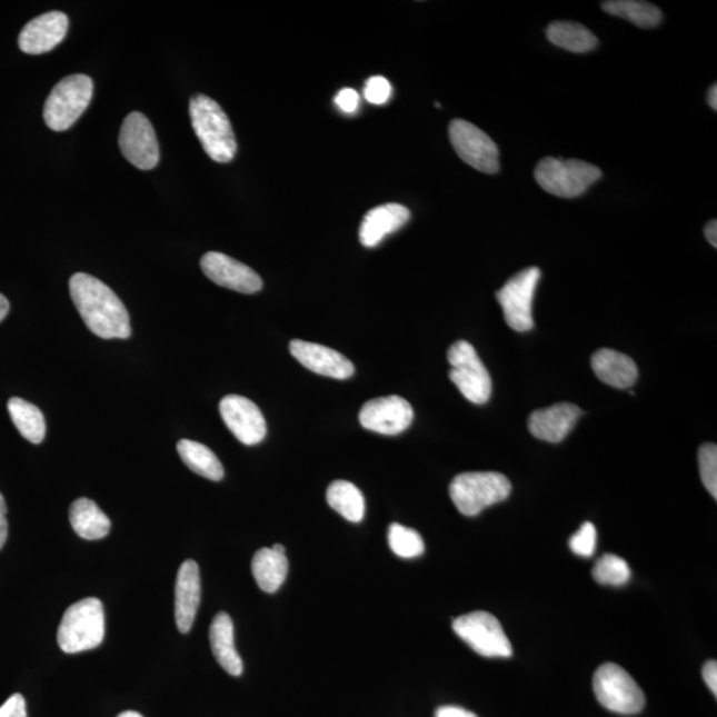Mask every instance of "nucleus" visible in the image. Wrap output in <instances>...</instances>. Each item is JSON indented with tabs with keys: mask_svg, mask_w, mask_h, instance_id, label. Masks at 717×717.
<instances>
[{
	"mask_svg": "<svg viewBox=\"0 0 717 717\" xmlns=\"http://www.w3.org/2000/svg\"><path fill=\"white\" fill-rule=\"evenodd\" d=\"M535 177L538 186L548 193L561 198H576L600 180L603 170L580 160L546 157L538 162Z\"/></svg>",
	"mask_w": 717,
	"mask_h": 717,
	"instance_id": "nucleus-6",
	"label": "nucleus"
},
{
	"mask_svg": "<svg viewBox=\"0 0 717 717\" xmlns=\"http://www.w3.org/2000/svg\"><path fill=\"white\" fill-rule=\"evenodd\" d=\"M569 546L574 555L590 558L597 548V529L591 522H585L570 538Z\"/></svg>",
	"mask_w": 717,
	"mask_h": 717,
	"instance_id": "nucleus-33",
	"label": "nucleus"
},
{
	"mask_svg": "<svg viewBox=\"0 0 717 717\" xmlns=\"http://www.w3.org/2000/svg\"><path fill=\"white\" fill-rule=\"evenodd\" d=\"M511 494L507 476L497 472L461 474L450 482L449 495L461 515L475 517Z\"/></svg>",
	"mask_w": 717,
	"mask_h": 717,
	"instance_id": "nucleus-4",
	"label": "nucleus"
},
{
	"mask_svg": "<svg viewBox=\"0 0 717 717\" xmlns=\"http://www.w3.org/2000/svg\"><path fill=\"white\" fill-rule=\"evenodd\" d=\"M201 269L210 281L237 292L256 293L263 286L255 270L222 252H207L201 259Z\"/></svg>",
	"mask_w": 717,
	"mask_h": 717,
	"instance_id": "nucleus-15",
	"label": "nucleus"
},
{
	"mask_svg": "<svg viewBox=\"0 0 717 717\" xmlns=\"http://www.w3.org/2000/svg\"><path fill=\"white\" fill-rule=\"evenodd\" d=\"M335 104H337L341 112L348 114L355 113L360 107V96L352 88H345L335 98Z\"/></svg>",
	"mask_w": 717,
	"mask_h": 717,
	"instance_id": "nucleus-35",
	"label": "nucleus"
},
{
	"mask_svg": "<svg viewBox=\"0 0 717 717\" xmlns=\"http://www.w3.org/2000/svg\"><path fill=\"white\" fill-rule=\"evenodd\" d=\"M546 37L552 44L576 53L590 52L598 47V38L587 27L574 22L551 23Z\"/></svg>",
	"mask_w": 717,
	"mask_h": 717,
	"instance_id": "nucleus-27",
	"label": "nucleus"
},
{
	"mask_svg": "<svg viewBox=\"0 0 717 717\" xmlns=\"http://www.w3.org/2000/svg\"><path fill=\"white\" fill-rule=\"evenodd\" d=\"M705 236L707 238V241L714 246V248H717V222L716 220L709 221L707 223V227L705 229Z\"/></svg>",
	"mask_w": 717,
	"mask_h": 717,
	"instance_id": "nucleus-40",
	"label": "nucleus"
},
{
	"mask_svg": "<svg viewBox=\"0 0 717 717\" xmlns=\"http://www.w3.org/2000/svg\"><path fill=\"white\" fill-rule=\"evenodd\" d=\"M251 571L259 589L269 594L277 592L289 572V559L271 548L259 549L252 558Z\"/></svg>",
	"mask_w": 717,
	"mask_h": 717,
	"instance_id": "nucleus-24",
	"label": "nucleus"
},
{
	"mask_svg": "<svg viewBox=\"0 0 717 717\" xmlns=\"http://www.w3.org/2000/svg\"><path fill=\"white\" fill-rule=\"evenodd\" d=\"M361 427L380 435L405 432L414 421V408L400 396H387L367 401L359 414Z\"/></svg>",
	"mask_w": 717,
	"mask_h": 717,
	"instance_id": "nucleus-13",
	"label": "nucleus"
},
{
	"mask_svg": "<svg viewBox=\"0 0 717 717\" xmlns=\"http://www.w3.org/2000/svg\"><path fill=\"white\" fill-rule=\"evenodd\" d=\"M541 278L538 268L525 269L510 278L502 289L497 291L498 303L502 307L505 320L511 330L526 332L532 329V299Z\"/></svg>",
	"mask_w": 717,
	"mask_h": 717,
	"instance_id": "nucleus-10",
	"label": "nucleus"
},
{
	"mask_svg": "<svg viewBox=\"0 0 717 717\" xmlns=\"http://www.w3.org/2000/svg\"><path fill=\"white\" fill-rule=\"evenodd\" d=\"M392 86L386 78L374 77L367 80L365 98L375 106L386 104L391 99Z\"/></svg>",
	"mask_w": 717,
	"mask_h": 717,
	"instance_id": "nucleus-34",
	"label": "nucleus"
},
{
	"mask_svg": "<svg viewBox=\"0 0 717 717\" xmlns=\"http://www.w3.org/2000/svg\"><path fill=\"white\" fill-rule=\"evenodd\" d=\"M7 408H9L13 426L26 440L32 444H40L44 440L46 419L37 406L20 398H12Z\"/></svg>",
	"mask_w": 717,
	"mask_h": 717,
	"instance_id": "nucleus-28",
	"label": "nucleus"
},
{
	"mask_svg": "<svg viewBox=\"0 0 717 717\" xmlns=\"http://www.w3.org/2000/svg\"><path fill=\"white\" fill-rule=\"evenodd\" d=\"M409 218L411 213L400 203H386L368 211L359 229L360 243L375 248L387 236L405 227Z\"/></svg>",
	"mask_w": 717,
	"mask_h": 717,
	"instance_id": "nucleus-20",
	"label": "nucleus"
},
{
	"mask_svg": "<svg viewBox=\"0 0 717 717\" xmlns=\"http://www.w3.org/2000/svg\"><path fill=\"white\" fill-rule=\"evenodd\" d=\"M70 522L74 532L88 541L104 538L111 531V521L90 498H79L73 501L70 508Z\"/></svg>",
	"mask_w": 717,
	"mask_h": 717,
	"instance_id": "nucleus-23",
	"label": "nucleus"
},
{
	"mask_svg": "<svg viewBox=\"0 0 717 717\" xmlns=\"http://www.w3.org/2000/svg\"><path fill=\"white\" fill-rule=\"evenodd\" d=\"M74 307L86 326L101 339H128L131 337V318L125 303L111 287L86 272H77L70 279Z\"/></svg>",
	"mask_w": 717,
	"mask_h": 717,
	"instance_id": "nucleus-1",
	"label": "nucleus"
},
{
	"mask_svg": "<svg viewBox=\"0 0 717 717\" xmlns=\"http://www.w3.org/2000/svg\"><path fill=\"white\" fill-rule=\"evenodd\" d=\"M592 577L600 585L624 586L631 578L630 566L617 555H605L594 566Z\"/></svg>",
	"mask_w": 717,
	"mask_h": 717,
	"instance_id": "nucleus-31",
	"label": "nucleus"
},
{
	"mask_svg": "<svg viewBox=\"0 0 717 717\" xmlns=\"http://www.w3.org/2000/svg\"><path fill=\"white\" fill-rule=\"evenodd\" d=\"M449 378L460 392L475 405H485L490 399L491 379L475 347L466 340L456 341L448 351Z\"/></svg>",
	"mask_w": 717,
	"mask_h": 717,
	"instance_id": "nucleus-9",
	"label": "nucleus"
},
{
	"mask_svg": "<svg viewBox=\"0 0 717 717\" xmlns=\"http://www.w3.org/2000/svg\"><path fill=\"white\" fill-rule=\"evenodd\" d=\"M93 81L87 74H71L59 81L44 104V121L54 132L70 129L91 104Z\"/></svg>",
	"mask_w": 717,
	"mask_h": 717,
	"instance_id": "nucleus-5",
	"label": "nucleus"
},
{
	"mask_svg": "<svg viewBox=\"0 0 717 717\" xmlns=\"http://www.w3.org/2000/svg\"><path fill=\"white\" fill-rule=\"evenodd\" d=\"M700 478L705 487L717 498V447L715 444H705L699 449Z\"/></svg>",
	"mask_w": 717,
	"mask_h": 717,
	"instance_id": "nucleus-32",
	"label": "nucleus"
},
{
	"mask_svg": "<svg viewBox=\"0 0 717 717\" xmlns=\"http://www.w3.org/2000/svg\"><path fill=\"white\" fill-rule=\"evenodd\" d=\"M703 678H705L706 685L708 686L709 689H711V693L716 696L717 695V661L716 660H709L703 667Z\"/></svg>",
	"mask_w": 717,
	"mask_h": 717,
	"instance_id": "nucleus-37",
	"label": "nucleus"
},
{
	"mask_svg": "<svg viewBox=\"0 0 717 717\" xmlns=\"http://www.w3.org/2000/svg\"><path fill=\"white\" fill-rule=\"evenodd\" d=\"M118 717H143V716L136 711H126L120 714Z\"/></svg>",
	"mask_w": 717,
	"mask_h": 717,
	"instance_id": "nucleus-43",
	"label": "nucleus"
},
{
	"mask_svg": "<svg viewBox=\"0 0 717 717\" xmlns=\"http://www.w3.org/2000/svg\"><path fill=\"white\" fill-rule=\"evenodd\" d=\"M68 17L64 12L51 11L32 19L20 32V50L29 54L50 52L63 42L68 31Z\"/></svg>",
	"mask_w": 717,
	"mask_h": 717,
	"instance_id": "nucleus-17",
	"label": "nucleus"
},
{
	"mask_svg": "<svg viewBox=\"0 0 717 717\" xmlns=\"http://www.w3.org/2000/svg\"><path fill=\"white\" fill-rule=\"evenodd\" d=\"M177 450H179L181 460L196 475L211 481L222 480L225 472L221 461L218 460L213 450L203 444L183 439L177 444Z\"/></svg>",
	"mask_w": 717,
	"mask_h": 717,
	"instance_id": "nucleus-25",
	"label": "nucleus"
},
{
	"mask_svg": "<svg viewBox=\"0 0 717 717\" xmlns=\"http://www.w3.org/2000/svg\"><path fill=\"white\" fill-rule=\"evenodd\" d=\"M327 502L347 521L360 522L365 518L366 501L361 490L350 481H333L327 489Z\"/></svg>",
	"mask_w": 717,
	"mask_h": 717,
	"instance_id": "nucleus-26",
	"label": "nucleus"
},
{
	"mask_svg": "<svg viewBox=\"0 0 717 717\" xmlns=\"http://www.w3.org/2000/svg\"><path fill=\"white\" fill-rule=\"evenodd\" d=\"M7 505L4 497L0 494V550H2L7 536H9V522H7Z\"/></svg>",
	"mask_w": 717,
	"mask_h": 717,
	"instance_id": "nucleus-39",
	"label": "nucleus"
},
{
	"mask_svg": "<svg viewBox=\"0 0 717 717\" xmlns=\"http://www.w3.org/2000/svg\"><path fill=\"white\" fill-rule=\"evenodd\" d=\"M454 631L481 657L509 658L514 655L500 621L490 613L475 611L456 618Z\"/></svg>",
	"mask_w": 717,
	"mask_h": 717,
	"instance_id": "nucleus-8",
	"label": "nucleus"
},
{
	"mask_svg": "<svg viewBox=\"0 0 717 717\" xmlns=\"http://www.w3.org/2000/svg\"><path fill=\"white\" fill-rule=\"evenodd\" d=\"M592 688L600 705L611 713L637 715L645 708V694L638 683L616 664H606L597 669Z\"/></svg>",
	"mask_w": 717,
	"mask_h": 717,
	"instance_id": "nucleus-7",
	"label": "nucleus"
},
{
	"mask_svg": "<svg viewBox=\"0 0 717 717\" xmlns=\"http://www.w3.org/2000/svg\"><path fill=\"white\" fill-rule=\"evenodd\" d=\"M200 600V569L193 559H188L180 566L176 580L175 616L181 634H188L193 627Z\"/></svg>",
	"mask_w": 717,
	"mask_h": 717,
	"instance_id": "nucleus-18",
	"label": "nucleus"
},
{
	"mask_svg": "<svg viewBox=\"0 0 717 717\" xmlns=\"http://www.w3.org/2000/svg\"><path fill=\"white\" fill-rule=\"evenodd\" d=\"M0 717H27L26 700L22 695H12L4 705L0 707Z\"/></svg>",
	"mask_w": 717,
	"mask_h": 717,
	"instance_id": "nucleus-36",
	"label": "nucleus"
},
{
	"mask_svg": "<svg viewBox=\"0 0 717 717\" xmlns=\"http://www.w3.org/2000/svg\"><path fill=\"white\" fill-rule=\"evenodd\" d=\"M220 414L230 432L245 446H257L268 434L261 409L243 396H225L220 402Z\"/></svg>",
	"mask_w": 717,
	"mask_h": 717,
	"instance_id": "nucleus-14",
	"label": "nucleus"
},
{
	"mask_svg": "<svg viewBox=\"0 0 717 717\" xmlns=\"http://www.w3.org/2000/svg\"><path fill=\"white\" fill-rule=\"evenodd\" d=\"M449 139L456 153L468 166L488 175H495L500 170V152L496 142L472 122L466 120L450 122Z\"/></svg>",
	"mask_w": 717,
	"mask_h": 717,
	"instance_id": "nucleus-11",
	"label": "nucleus"
},
{
	"mask_svg": "<svg viewBox=\"0 0 717 717\" xmlns=\"http://www.w3.org/2000/svg\"><path fill=\"white\" fill-rule=\"evenodd\" d=\"M290 352L307 370L327 378L345 380L355 372L352 361L330 347L296 339L290 343Z\"/></svg>",
	"mask_w": 717,
	"mask_h": 717,
	"instance_id": "nucleus-16",
	"label": "nucleus"
},
{
	"mask_svg": "<svg viewBox=\"0 0 717 717\" xmlns=\"http://www.w3.org/2000/svg\"><path fill=\"white\" fill-rule=\"evenodd\" d=\"M209 639L218 665L231 676H241L243 664L236 650L233 620L227 613H218L211 621Z\"/></svg>",
	"mask_w": 717,
	"mask_h": 717,
	"instance_id": "nucleus-22",
	"label": "nucleus"
},
{
	"mask_svg": "<svg viewBox=\"0 0 717 717\" xmlns=\"http://www.w3.org/2000/svg\"><path fill=\"white\" fill-rule=\"evenodd\" d=\"M582 409L570 402H559L549 408L537 409L529 418L530 434L539 440L561 442L571 432Z\"/></svg>",
	"mask_w": 717,
	"mask_h": 717,
	"instance_id": "nucleus-19",
	"label": "nucleus"
},
{
	"mask_svg": "<svg viewBox=\"0 0 717 717\" xmlns=\"http://www.w3.org/2000/svg\"><path fill=\"white\" fill-rule=\"evenodd\" d=\"M189 114L198 140L211 160L228 163L237 153V141L227 113L207 94L190 99Z\"/></svg>",
	"mask_w": 717,
	"mask_h": 717,
	"instance_id": "nucleus-2",
	"label": "nucleus"
},
{
	"mask_svg": "<svg viewBox=\"0 0 717 717\" xmlns=\"http://www.w3.org/2000/svg\"><path fill=\"white\" fill-rule=\"evenodd\" d=\"M708 104L714 109V111H717V86L716 84L709 88Z\"/></svg>",
	"mask_w": 717,
	"mask_h": 717,
	"instance_id": "nucleus-42",
	"label": "nucleus"
},
{
	"mask_svg": "<svg viewBox=\"0 0 717 717\" xmlns=\"http://www.w3.org/2000/svg\"><path fill=\"white\" fill-rule=\"evenodd\" d=\"M435 717H478L476 714L461 707L444 706L436 709Z\"/></svg>",
	"mask_w": 717,
	"mask_h": 717,
	"instance_id": "nucleus-38",
	"label": "nucleus"
},
{
	"mask_svg": "<svg viewBox=\"0 0 717 717\" xmlns=\"http://www.w3.org/2000/svg\"><path fill=\"white\" fill-rule=\"evenodd\" d=\"M10 311V302L9 299H7L3 293H0V322H3L4 318L7 317V313Z\"/></svg>",
	"mask_w": 717,
	"mask_h": 717,
	"instance_id": "nucleus-41",
	"label": "nucleus"
},
{
	"mask_svg": "<svg viewBox=\"0 0 717 717\" xmlns=\"http://www.w3.org/2000/svg\"><path fill=\"white\" fill-rule=\"evenodd\" d=\"M591 367L594 374L607 386L627 389L638 379V367L627 355L604 348L592 355Z\"/></svg>",
	"mask_w": 717,
	"mask_h": 717,
	"instance_id": "nucleus-21",
	"label": "nucleus"
},
{
	"mask_svg": "<svg viewBox=\"0 0 717 717\" xmlns=\"http://www.w3.org/2000/svg\"><path fill=\"white\" fill-rule=\"evenodd\" d=\"M104 607L98 598H86L68 607L58 630V645L66 654L99 647L104 640Z\"/></svg>",
	"mask_w": 717,
	"mask_h": 717,
	"instance_id": "nucleus-3",
	"label": "nucleus"
},
{
	"mask_svg": "<svg viewBox=\"0 0 717 717\" xmlns=\"http://www.w3.org/2000/svg\"><path fill=\"white\" fill-rule=\"evenodd\" d=\"M119 146L122 156L141 170H150L160 161V147L147 116L129 113L120 129Z\"/></svg>",
	"mask_w": 717,
	"mask_h": 717,
	"instance_id": "nucleus-12",
	"label": "nucleus"
},
{
	"mask_svg": "<svg viewBox=\"0 0 717 717\" xmlns=\"http://www.w3.org/2000/svg\"><path fill=\"white\" fill-rule=\"evenodd\" d=\"M388 544L396 556L407 559L420 557L426 550L419 532L400 524L389 526Z\"/></svg>",
	"mask_w": 717,
	"mask_h": 717,
	"instance_id": "nucleus-30",
	"label": "nucleus"
},
{
	"mask_svg": "<svg viewBox=\"0 0 717 717\" xmlns=\"http://www.w3.org/2000/svg\"><path fill=\"white\" fill-rule=\"evenodd\" d=\"M605 12L628 20L640 29H654L661 23L664 12L659 7L638 0H609L603 3Z\"/></svg>",
	"mask_w": 717,
	"mask_h": 717,
	"instance_id": "nucleus-29",
	"label": "nucleus"
}]
</instances>
